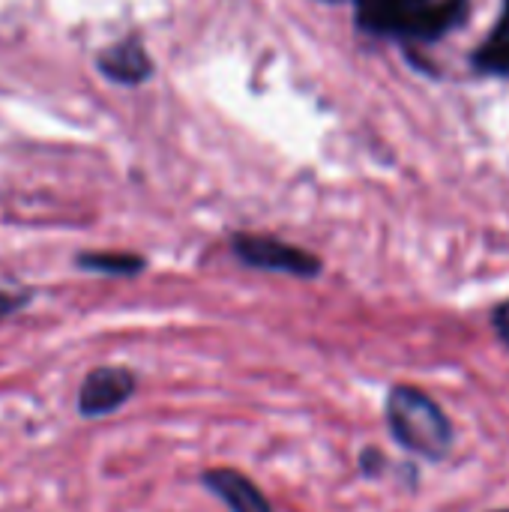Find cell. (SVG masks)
I'll use <instances>...</instances> for the list:
<instances>
[{"instance_id":"obj_4","label":"cell","mask_w":509,"mask_h":512,"mask_svg":"<svg viewBox=\"0 0 509 512\" xmlns=\"http://www.w3.org/2000/svg\"><path fill=\"white\" fill-rule=\"evenodd\" d=\"M135 387H138L135 372L123 366H99L87 372V378L78 387V414L84 420L108 417L135 396Z\"/></svg>"},{"instance_id":"obj_8","label":"cell","mask_w":509,"mask_h":512,"mask_svg":"<svg viewBox=\"0 0 509 512\" xmlns=\"http://www.w3.org/2000/svg\"><path fill=\"white\" fill-rule=\"evenodd\" d=\"M78 267L108 276H135L144 270V258L123 255V252H90V255H78Z\"/></svg>"},{"instance_id":"obj_10","label":"cell","mask_w":509,"mask_h":512,"mask_svg":"<svg viewBox=\"0 0 509 512\" xmlns=\"http://www.w3.org/2000/svg\"><path fill=\"white\" fill-rule=\"evenodd\" d=\"M384 468H387V456L381 450L369 447V450L360 453V471L366 477H378V474H384Z\"/></svg>"},{"instance_id":"obj_11","label":"cell","mask_w":509,"mask_h":512,"mask_svg":"<svg viewBox=\"0 0 509 512\" xmlns=\"http://www.w3.org/2000/svg\"><path fill=\"white\" fill-rule=\"evenodd\" d=\"M492 327H495L498 339L509 348V300L507 303H501V306H495V312H492Z\"/></svg>"},{"instance_id":"obj_12","label":"cell","mask_w":509,"mask_h":512,"mask_svg":"<svg viewBox=\"0 0 509 512\" xmlns=\"http://www.w3.org/2000/svg\"><path fill=\"white\" fill-rule=\"evenodd\" d=\"M492 512H509V510H492Z\"/></svg>"},{"instance_id":"obj_7","label":"cell","mask_w":509,"mask_h":512,"mask_svg":"<svg viewBox=\"0 0 509 512\" xmlns=\"http://www.w3.org/2000/svg\"><path fill=\"white\" fill-rule=\"evenodd\" d=\"M474 66L486 69V72L509 75V0H504L501 18L495 21V30L489 33V39L474 54Z\"/></svg>"},{"instance_id":"obj_3","label":"cell","mask_w":509,"mask_h":512,"mask_svg":"<svg viewBox=\"0 0 509 512\" xmlns=\"http://www.w3.org/2000/svg\"><path fill=\"white\" fill-rule=\"evenodd\" d=\"M234 255L258 270H273V273H288L300 279H312L321 273V261L291 243H282L276 237H258V234H237L231 240Z\"/></svg>"},{"instance_id":"obj_13","label":"cell","mask_w":509,"mask_h":512,"mask_svg":"<svg viewBox=\"0 0 509 512\" xmlns=\"http://www.w3.org/2000/svg\"><path fill=\"white\" fill-rule=\"evenodd\" d=\"M327 3H333V0H327Z\"/></svg>"},{"instance_id":"obj_1","label":"cell","mask_w":509,"mask_h":512,"mask_svg":"<svg viewBox=\"0 0 509 512\" xmlns=\"http://www.w3.org/2000/svg\"><path fill=\"white\" fill-rule=\"evenodd\" d=\"M384 414H387V429L402 450L432 462L444 459L453 450L456 429L444 414V408L423 390L405 384L393 387Z\"/></svg>"},{"instance_id":"obj_5","label":"cell","mask_w":509,"mask_h":512,"mask_svg":"<svg viewBox=\"0 0 509 512\" xmlns=\"http://www.w3.org/2000/svg\"><path fill=\"white\" fill-rule=\"evenodd\" d=\"M210 495H216L231 512H273L264 492L240 471L231 468H213L201 477Z\"/></svg>"},{"instance_id":"obj_9","label":"cell","mask_w":509,"mask_h":512,"mask_svg":"<svg viewBox=\"0 0 509 512\" xmlns=\"http://www.w3.org/2000/svg\"><path fill=\"white\" fill-rule=\"evenodd\" d=\"M33 300V291L12 276H0V321L21 312Z\"/></svg>"},{"instance_id":"obj_2","label":"cell","mask_w":509,"mask_h":512,"mask_svg":"<svg viewBox=\"0 0 509 512\" xmlns=\"http://www.w3.org/2000/svg\"><path fill=\"white\" fill-rule=\"evenodd\" d=\"M468 0H357L360 27L399 39H438L465 18Z\"/></svg>"},{"instance_id":"obj_6","label":"cell","mask_w":509,"mask_h":512,"mask_svg":"<svg viewBox=\"0 0 509 512\" xmlns=\"http://www.w3.org/2000/svg\"><path fill=\"white\" fill-rule=\"evenodd\" d=\"M99 69H102V75H108L117 84H141L144 78H150L153 63H150L147 51L141 48V42L126 39V42L111 45L99 57Z\"/></svg>"}]
</instances>
